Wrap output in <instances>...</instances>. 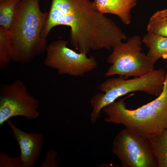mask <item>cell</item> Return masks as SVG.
Segmentation results:
<instances>
[{
  "label": "cell",
  "instance_id": "1",
  "mask_svg": "<svg viewBox=\"0 0 167 167\" xmlns=\"http://www.w3.org/2000/svg\"><path fill=\"white\" fill-rule=\"evenodd\" d=\"M70 27V40L79 53L91 50H109L126 36L112 19L100 12L91 0H52L47 21L41 33L46 39L58 25Z\"/></svg>",
  "mask_w": 167,
  "mask_h": 167
},
{
  "label": "cell",
  "instance_id": "2",
  "mask_svg": "<svg viewBox=\"0 0 167 167\" xmlns=\"http://www.w3.org/2000/svg\"><path fill=\"white\" fill-rule=\"evenodd\" d=\"M40 0H20L13 23L8 30L12 60L27 63L42 54L47 46L41 33L48 13L42 12Z\"/></svg>",
  "mask_w": 167,
  "mask_h": 167
},
{
  "label": "cell",
  "instance_id": "3",
  "mask_svg": "<svg viewBox=\"0 0 167 167\" xmlns=\"http://www.w3.org/2000/svg\"><path fill=\"white\" fill-rule=\"evenodd\" d=\"M105 122L121 124L148 139L167 129V74L163 90L154 100L137 109L127 108L124 99L104 107Z\"/></svg>",
  "mask_w": 167,
  "mask_h": 167
},
{
  "label": "cell",
  "instance_id": "4",
  "mask_svg": "<svg viewBox=\"0 0 167 167\" xmlns=\"http://www.w3.org/2000/svg\"><path fill=\"white\" fill-rule=\"evenodd\" d=\"M166 72L162 69H154L143 76L132 79L119 76L106 79L98 87L102 92L95 94L90 99L92 114L100 116L103 107L131 92L140 91L157 97L162 92Z\"/></svg>",
  "mask_w": 167,
  "mask_h": 167
},
{
  "label": "cell",
  "instance_id": "5",
  "mask_svg": "<svg viewBox=\"0 0 167 167\" xmlns=\"http://www.w3.org/2000/svg\"><path fill=\"white\" fill-rule=\"evenodd\" d=\"M143 43L140 36H133L114 47L107 58L111 65L105 76L118 75L127 79L143 76L154 70L155 63L142 52Z\"/></svg>",
  "mask_w": 167,
  "mask_h": 167
},
{
  "label": "cell",
  "instance_id": "6",
  "mask_svg": "<svg viewBox=\"0 0 167 167\" xmlns=\"http://www.w3.org/2000/svg\"><path fill=\"white\" fill-rule=\"evenodd\" d=\"M112 151L123 167H157L148 139L132 129L126 127L118 132Z\"/></svg>",
  "mask_w": 167,
  "mask_h": 167
},
{
  "label": "cell",
  "instance_id": "7",
  "mask_svg": "<svg viewBox=\"0 0 167 167\" xmlns=\"http://www.w3.org/2000/svg\"><path fill=\"white\" fill-rule=\"evenodd\" d=\"M69 42L59 40L47 45L44 64L47 67L56 70L59 75L84 76L97 66L96 58L92 55L78 53L68 47Z\"/></svg>",
  "mask_w": 167,
  "mask_h": 167
},
{
  "label": "cell",
  "instance_id": "8",
  "mask_svg": "<svg viewBox=\"0 0 167 167\" xmlns=\"http://www.w3.org/2000/svg\"><path fill=\"white\" fill-rule=\"evenodd\" d=\"M39 101L28 91L22 81L16 79L0 88V125L10 118L24 117L28 120L38 118Z\"/></svg>",
  "mask_w": 167,
  "mask_h": 167
},
{
  "label": "cell",
  "instance_id": "9",
  "mask_svg": "<svg viewBox=\"0 0 167 167\" xmlns=\"http://www.w3.org/2000/svg\"><path fill=\"white\" fill-rule=\"evenodd\" d=\"M19 147L23 167H33L41 155L44 139L41 133H28L20 129L10 119L6 121Z\"/></svg>",
  "mask_w": 167,
  "mask_h": 167
},
{
  "label": "cell",
  "instance_id": "10",
  "mask_svg": "<svg viewBox=\"0 0 167 167\" xmlns=\"http://www.w3.org/2000/svg\"><path fill=\"white\" fill-rule=\"evenodd\" d=\"M138 0H94V4L101 13L114 14L118 16L126 25L131 22V10Z\"/></svg>",
  "mask_w": 167,
  "mask_h": 167
},
{
  "label": "cell",
  "instance_id": "11",
  "mask_svg": "<svg viewBox=\"0 0 167 167\" xmlns=\"http://www.w3.org/2000/svg\"><path fill=\"white\" fill-rule=\"evenodd\" d=\"M142 41L149 49L147 55L155 63L161 58L167 60V37L147 33Z\"/></svg>",
  "mask_w": 167,
  "mask_h": 167
},
{
  "label": "cell",
  "instance_id": "12",
  "mask_svg": "<svg viewBox=\"0 0 167 167\" xmlns=\"http://www.w3.org/2000/svg\"><path fill=\"white\" fill-rule=\"evenodd\" d=\"M148 139L156 158L157 167H167V129Z\"/></svg>",
  "mask_w": 167,
  "mask_h": 167
},
{
  "label": "cell",
  "instance_id": "13",
  "mask_svg": "<svg viewBox=\"0 0 167 167\" xmlns=\"http://www.w3.org/2000/svg\"><path fill=\"white\" fill-rule=\"evenodd\" d=\"M148 33L167 37V9L158 11L150 18Z\"/></svg>",
  "mask_w": 167,
  "mask_h": 167
},
{
  "label": "cell",
  "instance_id": "14",
  "mask_svg": "<svg viewBox=\"0 0 167 167\" xmlns=\"http://www.w3.org/2000/svg\"><path fill=\"white\" fill-rule=\"evenodd\" d=\"M20 0L0 1V26L9 29L14 20L17 6Z\"/></svg>",
  "mask_w": 167,
  "mask_h": 167
},
{
  "label": "cell",
  "instance_id": "15",
  "mask_svg": "<svg viewBox=\"0 0 167 167\" xmlns=\"http://www.w3.org/2000/svg\"><path fill=\"white\" fill-rule=\"evenodd\" d=\"M12 60L9 45L8 30L0 26V68L6 67Z\"/></svg>",
  "mask_w": 167,
  "mask_h": 167
},
{
  "label": "cell",
  "instance_id": "16",
  "mask_svg": "<svg viewBox=\"0 0 167 167\" xmlns=\"http://www.w3.org/2000/svg\"><path fill=\"white\" fill-rule=\"evenodd\" d=\"M0 167H23L20 156L10 157L9 153L5 152H0Z\"/></svg>",
  "mask_w": 167,
  "mask_h": 167
},
{
  "label": "cell",
  "instance_id": "17",
  "mask_svg": "<svg viewBox=\"0 0 167 167\" xmlns=\"http://www.w3.org/2000/svg\"><path fill=\"white\" fill-rule=\"evenodd\" d=\"M58 155L57 151L55 149H52L48 152L45 155L44 161L39 165L40 167H56L58 165L59 159L56 160Z\"/></svg>",
  "mask_w": 167,
  "mask_h": 167
},
{
  "label": "cell",
  "instance_id": "18",
  "mask_svg": "<svg viewBox=\"0 0 167 167\" xmlns=\"http://www.w3.org/2000/svg\"><path fill=\"white\" fill-rule=\"evenodd\" d=\"M166 68H167V60H166Z\"/></svg>",
  "mask_w": 167,
  "mask_h": 167
},
{
  "label": "cell",
  "instance_id": "19",
  "mask_svg": "<svg viewBox=\"0 0 167 167\" xmlns=\"http://www.w3.org/2000/svg\"><path fill=\"white\" fill-rule=\"evenodd\" d=\"M2 0H0V1H2Z\"/></svg>",
  "mask_w": 167,
  "mask_h": 167
}]
</instances>
